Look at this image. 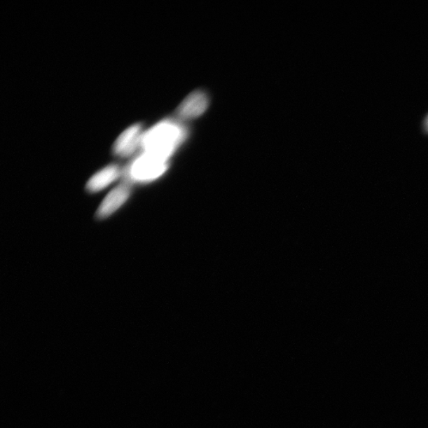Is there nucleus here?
I'll list each match as a JSON object with an SVG mask.
<instances>
[{
	"instance_id": "2",
	"label": "nucleus",
	"mask_w": 428,
	"mask_h": 428,
	"mask_svg": "<svg viewBox=\"0 0 428 428\" xmlns=\"http://www.w3.org/2000/svg\"><path fill=\"white\" fill-rule=\"evenodd\" d=\"M167 167V162L141 153L125 168L124 174L126 179L130 182L148 183L160 177Z\"/></svg>"
},
{
	"instance_id": "5",
	"label": "nucleus",
	"mask_w": 428,
	"mask_h": 428,
	"mask_svg": "<svg viewBox=\"0 0 428 428\" xmlns=\"http://www.w3.org/2000/svg\"><path fill=\"white\" fill-rule=\"evenodd\" d=\"M209 105L207 95L202 92H195L186 97L178 108V114L181 118H195L202 114Z\"/></svg>"
},
{
	"instance_id": "7",
	"label": "nucleus",
	"mask_w": 428,
	"mask_h": 428,
	"mask_svg": "<svg viewBox=\"0 0 428 428\" xmlns=\"http://www.w3.org/2000/svg\"><path fill=\"white\" fill-rule=\"evenodd\" d=\"M424 127L426 131L428 132V116L427 117L424 123Z\"/></svg>"
},
{
	"instance_id": "3",
	"label": "nucleus",
	"mask_w": 428,
	"mask_h": 428,
	"mask_svg": "<svg viewBox=\"0 0 428 428\" xmlns=\"http://www.w3.org/2000/svg\"><path fill=\"white\" fill-rule=\"evenodd\" d=\"M144 132L141 124H134L126 129L113 144V153L120 158H128L140 149Z\"/></svg>"
},
{
	"instance_id": "6",
	"label": "nucleus",
	"mask_w": 428,
	"mask_h": 428,
	"mask_svg": "<svg viewBox=\"0 0 428 428\" xmlns=\"http://www.w3.org/2000/svg\"><path fill=\"white\" fill-rule=\"evenodd\" d=\"M120 174H122V171L118 166L116 165L107 166L90 178L87 184V189L90 192H98L104 190L118 179Z\"/></svg>"
},
{
	"instance_id": "4",
	"label": "nucleus",
	"mask_w": 428,
	"mask_h": 428,
	"mask_svg": "<svg viewBox=\"0 0 428 428\" xmlns=\"http://www.w3.org/2000/svg\"><path fill=\"white\" fill-rule=\"evenodd\" d=\"M130 195L131 188L129 184L125 183L118 186L101 203L97 211L98 218L106 219L116 212L128 200Z\"/></svg>"
},
{
	"instance_id": "1",
	"label": "nucleus",
	"mask_w": 428,
	"mask_h": 428,
	"mask_svg": "<svg viewBox=\"0 0 428 428\" xmlns=\"http://www.w3.org/2000/svg\"><path fill=\"white\" fill-rule=\"evenodd\" d=\"M182 125L174 120H165L144 132L140 149L162 161L167 162L186 137Z\"/></svg>"
}]
</instances>
